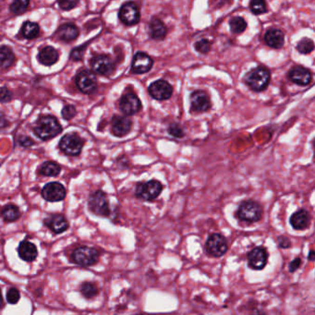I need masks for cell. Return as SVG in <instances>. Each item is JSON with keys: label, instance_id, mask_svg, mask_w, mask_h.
I'll return each mask as SVG.
<instances>
[{"label": "cell", "instance_id": "1", "mask_svg": "<svg viewBox=\"0 0 315 315\" xmlns=\"http://www.w3.org/2000/svg\"><path fill=\"white\" fill-rule=\"evenodd\" d=\"M245 84L254 92H263L271 82V73L267 68L260 66L250 70L244 77Z\"/></svg>", "mask_w": 315, "mask_h": 315}, {"label": "cell", "instance_id": "2", "mask_svg": "<svg viewBox=\"0 0 315 315\" xmlns=\"http://www.w3.org/2000/svg\"><path fill=\"white\" fill-rule=\"evenodd\" d=\"M33 131L38 138L47 141L60 134L62 127L55 116H44L38 120Z\"/></svg>", "mask_w": 315, "mask_h": 315}, {"label": "cell", "instance_id": "3", "mask_svg": "<svg viewBox=\"0 0 315 315\" xmlns=\"http://www.w3.org/2000/svg\"><path fill=\"white\" fill-rule=\"evenodd\" d=\"M237 216L241 222L249 224L258 222L263 216V207L259 203L254 201H244L240 204L238 208Z\"/></svg>", "mask_w": 315, "mask_h": 315}, {"label": "cell", "instance_id": "4", "mask_svg": "<svg viewBox=\"0 0 315 315\" xmlns=\"http://www.w3.org/2000/svg\"><path fill=\"white\" fill-rule=\"evenodd\" d=\"M163 190V185L158 181L152 180L147 182H140L136 186L135 195L137 198L151 202L156 199L161 194Z\"/></svg>", "mask_w": 315, "mask_h": 315}, {"label": "cell", "instance_id": "5", "mask_svg": "<svg viewBox=\"0 0 315 315\" xmlns=\"http://www.w3.org/2000/svg\"><path fill=\"white\" fill-rule=\"evenodd\" d=\"M99 251L94 248L83 246L73 251L72 260L81 266H91L99 261Z\"/></svg>", "mask_w": 315, "mask_h": 315}, {"label": "cell", "instance_id": "6", "mask_svg": "<svg viewBox=\"0 0 315 315\" xmlns=\"http://www.w3.org/2000/svg\"><path fill=\"white\" fill-rule=\"evenodd\" d=\"M88 204L90 210L97 215L108 216L110 214L107 194L102 190H96L90 195Z\"/></svg>", "mask_w": 315, "mask_h": 315}, {"label": "cell", "instance_id": "7", "mask_svg": "<svg viewBox=\"0 0 315 315\" xmlns=\"http://www.w3.org/2000/svg\"><path fill=\"white\" fill-rule=\"evenodd\" d=\"M84 144V140L80 136L75 133H69L62 137L58 146L61 151L66 154L71 156H77L82 153Z\"/></svg>", "mask_w": 315, "mask_h": 315}, {"label": "cell", "instance_id": "8", "mask_svg": "<svg viewBox=\"0 0 315 315\" xmlns=\"http://www.w3.org/2000/svg\"><path fill=\"white\" fill-rule=\"evenodd\" d=\"M205 249L209 255L213 257H221L227 252L228 249L227 239L218 233L212 234L206 241Z\"/></svg>", "mask_w": 315, "mask_h": 315}, {"label": "cell", "instance_id": "9", "mask_svg": "<svg viewBox=\"0 0 315 315\" xmlns=\"http://www.w3.org/2000/svg\"><path fill=\"white\" fill-rule=\"evenodd\" d=\"M119 18L121 23L127 26H133L139 24L141 12L138 6L133 2H127L123 4L119 12Z\"/></svg>", "mask_w": 315, "mask_h": 315}, {"label": "cell", "instance_id": "10", "mask_svg": "<svg viewBox=\"0 0 315 315\" xmlns=\"http://www.w3.org/2000/svg\"><path fill=\"white\" fill-rule=\"evenodd\" d=\"M75 83L81 92L86 94H92L97 90V80L93 72L89 70H83L78 73Z\"/></svg>", "mask_w": 315, "mask_h": 315}, {"label": "cell", "instance_id": "11", "mask_svg": "<svg viewBox=\"0 0 315 315\" xmlns=\"http://www.w3.org/2000/svg\"><path fill=\"white\" fill-rule=\"evenodd\" d=\"M148 92L150 95L158 101H165L171 97L173 87L171 84L165 80H158L150 84Z\"/></svg>", "mask_w": 315, "mask_h": 315}, {"label": "cell", "instance_id": "12", "mask_svg": "<svg viewBox=\"0 0 315 315\" xmlns=\"http://www.w3.org/2000/svg\"><path fill=\"white\" fill-rule=\"evenodd\" d=\"M91 67L94 73L109 76L115 70V64L111 58L107 55H98L91 61Z\"/></svg>", "mask_w": 315, "mask_h": 315}, {"label": "cell", "instance_id": "13", "mask_svg": "<svg viewBox=\"0 0 315 315\" xmlns=\"http://www.w3.org/2000/svg\"><path fill=\"white\" fill-rule=\"evenodd\" d=\"M142 107L141 100L134 93H126L120 101V109L126 116H132L139 113Z\"/></svg>", "mask_w": 315, "mask_h": 315}, {"label": "cell", "instance_id": "14", "mask_svg": "<svg viewBox=\"0 0 315 315\" xmlns=\"http://www.w3.org/2000/svg\"><path fill=\"white\" fill-rule=\"evenodd\" d=\"M268 262V251L263 247L258 246L248 253V263L250 268L253 270L264 269Z\"/></svg>", "mask_w": 315, "mask_h": 315}, {"label": "cell", "instance_id": "15", "mask_svg": "<svg viewBox=\"0 0 315 315\" xmlns=\"http://www.w3.org/2000/svg\"><path fill=\"white\" fill-rule=\"evenodd\" d=\"M153 66V58L148 54L144 52H138L133 56L131 71L135 74H144L152 70Z\"/></svg>", "mask_w": 315, "mask_h": 315}, {"label": "cell", "instance_id": "16", "mask_svg": "<svg viewBox=\"0 0 315 315\" xmlns=\"http://www.w3.org/2000/svg\"><path fill=\"white\" fill-rule=\"evenodd\" d=\"M191 111L204 113L211 108V101L208 94L203 90H197L191 93L190 96Z\"/></svg>", "mask_w": 315, "mask_h": 315}, {"label": "cell", "instance_id": "17", "mask_svg": "<svg viewBox=\"0 0 315 315\" xmlns=\"http://www.w3.org/2000/svg\"><path fill=\"white\" fill-rule=\"evenodd\" d=\"M42 196L47 202H61L65 199V187L58 182L47 183V185L43 188Z\"/></svg>", "mask_w": 315, "mask_h": 315}, {"label": "cell", "instance_id": "18", "mask_svg": "<svg viewBox=\"0 0 315 315\" xmlns=\"http://www.w3.org/2000/svg\"><path fill=\"white\" fill-rule=\"evenodd\" d=\"M132 121L127 116H115L112 119L111 131L116 137H124L130 133Z\"/></svg>", "mask_w": 315, "mask_h": 315}, {"label": "cell", "instance_id": "19", "mask_svg": "<svg viewBox=\"0 0 315 315\" xmlns=\"http://www.w3.org/2000/svg\"><path fill=\"white\" fill-rule=\"evenodd\" d=\"M288 78L292 83L301 86H306L310 84L312 79V74L310 70L301 66L293 67L288 72Z\"/></svg>", "mask_w": 315, "mask_h": 315}, {"label": "cell", "instance_id": "20", "mask_svg": "<svg viewBox=\"0 0 315 315\" xmlns=\"http://www.w3.org/2000/svg\"><path fill=\"white\" fill-rule=\"evenodd\" d=\"M289 222L292 227L296 230H304L310 227V214L305 209H301L293 213Z\"/></svg>", "mask_w": 315, "mask_h": 315}, {"label": "cell", "instance_id": "21", "mask_svg": "<svg viewBox=\"0 0 315 315\" xmlns=\"http://www.w3.org/2000/svg\"><path fill=\"white\" fill-rule=\"evenodd\" d=\"M44 224L55 234H61L69 227V223L62 214H53L44 220Z\"/></svg>", "mask_w": 315, "mask_h": 315}, {"label": "cell", "instance_id": "22", "mask_svg": "<svg viewBox=\"0 0 315 315\" xmlns=\"http://www.w3.org/2000/svg\"><path fill=\"white\" fill-rule=\"evenodd\" d=\"M264 42L268 47L279 49L285 44V33L280 29H269L264 34Z\"/></svg>", "mask_w": 315, "mask_h": 315}, {"label": "cell", "instance_id": "23", "mask_svg": "<svg viewBox=\"0 0 315 315\" xmlns=\"http://www.w3.org/2000/svg\"><path fill=\"white\" fill-rule=\"evenodd\" d=\"M167 34V26L158 18H153L149 24V35L153 40H164Z\"/></svg>", "mask_w": 315, "mask_h": 315}, {"label": "cell", "instance_id": "24", "mask_svg": "<svg viewBox=\"0 0 315 315\" xmlns=\"http://www.w3.org/2000/svg\"><path fill=\"white\" fill-rule=\"evenodd\" d=\"M80 31L78 27L73 24H62L56 30V36L64 42H71L79 36Z\"/></svg>", "mask_w": 315, "mask_h": 315}, {"label": "cell", "instance_id": "25", "mask_svg": "<svg viewBox=\"0 0 315 315\" xmlns=\"http://www.w3.org/2000/svg\"><path fill=\"white\" fill-rule=\"evenodd\" d=\"M19 257L25 262H33L37 258L38 251L36 246L30 241L21 242L18 248Z\"/></svg>", "mask_w": 315, "mask_h": 315}, {"label": "cell", "instance_id": "26", "mask_svg": "<svg viewBox=\"0 0 315 315\" xmlns=\"http://www.w3.org/2000/svg\"><path fill=\"white\" fill-rule=\"evenodd\" d=\"M60 54L54 47H46L38 54V61L45 66H52L58 61Z\"/></svg>", "mask_w": 315, "mask_h": 315}, {"label": "cell", "instance_id": "27", "mask_svg": "<svg viewBox=\"0 0 315 315\" xmlns=\"http://www.w3.org/2000/svg\"><path fill=\"white\" fill-rule=\"evenodd\" d=\"M15 61L14 53L10 47H0V68L1 69H9L13 65Z\"/></svg>", "mask_w": 315, "mask_h": 315}, {"label": "cell", "instance_id": "28", "mask_svg": "<svg viewBox=\"0 0 315 315\" xmlns=\"http://www.w3.org/2000/svg\"><path fill=\"white\" fill-rule=\"evenodd\" d=\"M1 216L6 222H13L19 219L21 212L18 206H16L14 204H8L1 210Z\"/></svg>", "mask_w": 315, "mask_h": 315}, {"label": "cell", "instance_id": "29", "mask_svg": "<svg viewBox=\"0 0 315 315\" xmlns=\"http://www.w3.org/2000/svg\"><path fill=\"white\" fill-rule=\"evenodd\" d=\"M22 33L26 39H34L37 37L40 33V27L37 24L32 22L24 23L22 27Z\"/></svg>", "mask_w": 315, "mask_h": 315}, {"label": "cell", "instance_id": "30", "mask_svg": "<svg viewBox=\"0 0 315 315\" xmlns=\"http://www.w3.org/2000/svg\"><path fill=\"white\" fill-rule=\"evenodd\" d=\"M61 167L58 164L48 161V162H45L43 164L39 169V172L41 175H44V176H56L61 173Z\"/></svg>", "mask_w": 315, "mask_h": 315}, {"label": "cell", "instance_id": "31", "mask_svg": "<svg viewBox=\"0 0 315 315\" xmlns=\"http://www.w3.org/2000/svg\"><path fill=\"white\" fill-rule=\"evenodd\" d=\"M229 26H230L232 33L239 34V33L245 32L246 28H247V23L242 17L236 16V17H234L230 19Z\"/></svg>", "mask_w": 315, "mask_h": 315}, {"label": "cell", "instance_id": "32", "mask_svg": "<svg viewBox=\"0 0 315 315\" xmlns=\"http://www.w3.org/2000/svg\"><path fill=\"white\" fill-rule=\"evenodd\" d=\"M81 293L86 299H93L99 293L98 287L94 283L84 282L81 285Z\"/></svg>", "mask_w": 315, "mask_h": 315}, {"label": "cell", "instance_id": "33", "mask_svg": "<svg viewBox=\"0 0 315 315\" xmlns=\"http://www.w3.org/2000/svg\"><path fill=\"white\" fill-rule=\"evenodd\" d=\"M313 49H314V44L310 38H303L297 45V50L303 55L310 54L313 51Z\"/></svg>", "mask_w": 315, "mask_h": 315}, {"label": "cell", "instance_id": "34", "mask_svg": "<svg viewBox=\"0 0 315 315\" xmlns=\"http://www.w3.org/2000/svg\"><path fill=\"white\" fill-rule=\"evenodd\" d=\"M250 10L253 14H264L267 11V5L263 0H254L250 3Z\"/></svg>", "mask_w": 315, "mask_h": 315}, {"label": "cell", "instance_id": "35", "mask_svg": "<svg viewBox=\"0 0 315 315\" xmlns=\"http://www.w3.org/2000/svg\"><path fill=\"white\" fill-rule=\"evenodd\" d=\"M30 2L29 1H14L10 5V11L16 15H21L27 10Z\"/></svg>", "mask_w": 315, "mask_h": 315}, {"label": "cell", "instance_id": "36", "mask_svg": "<svg viewBox=\"0 0 315 315\" xmlns=\"http://www.w3.org/2000/svg\"><path fill=\"white\" fill-rule=\"evenodd\" d=\"M195 50L201 54H208L211 51V42L207 39H202L195 43Z\"/></svg>", "mask_w": 315, "mask_h": 315}, {"label": "cell", "instance_id": "37", "mask_svg": "<svg viewBox=\"0 0 315 315\" xmlns=\"http://www.w3.org/2000/svg\"><path fill=\"white\" fill-rule=\"evenodd\" d=\"M167 130L168 133L175 138H182L185 135L183 128L179 123H172L168 127Z\"/></svg>", "mask_w": 315, "mask_h": 315}, {"label": "cell", "instance_id": "38", "mask_svg": "<svg viewBox=\"0 0 315 315\" xmlns=\"http://www.w3.org/2000/svg\"><path fill=\"white\" fill-rule=\"evenodd\" d=\"M19 298H21L19 291L15 287L10 288L7 293V301L10 304H16L19 301Z\"/></svg>", "mask_w": 315, "mask_h": 315}, {"label": "cell", "instance_id": "39", "mask_svg": "<svg viewBox=\"0 0 315 315\" xmlns=\"http://www.w3.org/2000/svg\"><path fill=\"white\" fill-rule=\"evenodd\" d=\"M86 47H87V45H84V46H81V47L73 49L70 53L71 60L74 61H82L83 57H84V51L86 49Z\"/></svg>", "mask_w": 315, "mask_h": 315}, {"label": "cell", "instance_id": "40", "mask_svg": "<svg viewBox=\"0 0 315 315\" xmlns=\"http://www.w3.org/2000/svg\"><path fill=\"white\" fill-rule=\"evenodd\" d=\"M76 114H77L76 108L71 105L64 107V108L62 109V112H61V115L66 121H70L73 116H76Z\"/></svg>", "mask_w": 315, "mask_h": 315}, {"label": "cell", "instance_id": "41", "mask_svg": "<svg viewBox=\"0 0 315 315\" xmlns=\"http://www.w3.org/2000/svg\"><path fill=\"white\" fill-rule=\"evenodd\" d=\"M13 94L7 87H0V103H9L12 100Z\"/></svg>", "mask_w": 315, "mask_h": 315}, {"label": "cell", "instance_id": "42", "mask_svg": "<svg viewBox=\"0 0 315 315\" xmlns=\"http://www.w3.org/2000/svg\"><path fill=\"white\" fill-rule=\"evenodd\" d=\"M278 244L281 249H288L292 245L291 241L285 236H279L278 238Z\"/></svg>", "mask_w": 315, "mask_h": 315}, {"label": "cell", "instance_id": "43", "mask_svg": "<svg viewBox=\"0 0 315 315\" xmlns=\"http://www.w3.org/2000/svg\"><path fill=\"white\" fill-rule=\"evenodd\" d=\"M79 4L78 1H60L58 5L63 10H70L74 9Z\"/></svg>", "mask_w": 315, "mask_h": 315}, {"label": "cell", "instance_id": "44", "mask_svg": "<svg viewBox=\"0 0 315 315\" xmlns=\"http://www.w3.org/2000/svg\"><path fill=\"white\" fill-rule=\"evenodd\" d=\"M301 258H299V257H297L296 259L293 260L291 263L289 264V266H288L289 272H290V273L296 272L297 270L301 267Z\"/></svg>", "mask_w": 315, "mask_h": 315}, {"label": "cell", "instance_id": "45", "mask_svg": "<svg viewBox=\"0 0 315 315\" xmlns=\"http://www.w3.org/2000/svg\"><path fill=\"white\" fill-rule=\"evenodd\" d=\"M19 143L24 147H30V146H32L34 144L33 140L29 138L27 136H21L19 138Z\"/></svg>", "mask_w": 315, "mask_h": 315}, {"label": "cell", "instance_id": "46", "mask_svg": "<svg viewBox=\"0 0 315 315\" xmlns=\"http://www.w3.org/2000/svg\"><path fill=\"white\" fill-rule=\"evenodd\" d=\"M8 124V122L6 121V117L2 113H0V129L4 128Z\"/></svg>", "mask_w": 315, "mask_h": 315}, {"label": "cell", "instance_id": "47", "mask_svg": "<svg viewBox=\"0 0 315 315\" xmlns=\"http://www.w3.org/2000/svg\"><path fill=\"white\" fill-rule=\"evenodd\" d=\"M315 258V252L314 250H311L310 251V253H309V256H308V260L310 261V262H312V261H314Z\"/></svg>", "mask_w": 315, "mask_h": 315}, {"label": "cell", "instance_id": "48", "mask_svg": "<svg viewBox=\"0 0 315 315\" xmlns=\"http://www.w3.org/2000/svg\"><path fill=\"white\" fill-rule=\"evenodd\" d=\"M4 305L3 303V298H2V294H1V290H0V308H2Z\"/></svg>", "mask_w": 315, "mask_h": 315}]
</instances>
